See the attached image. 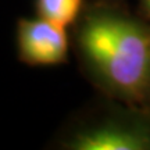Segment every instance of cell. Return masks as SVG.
<instances>
[{
  "label": "cell",
  "instance_id": "6da1fadb",
  "mask_svg": "<svg viewBox=\"0 0 150 150\" xmlns=\"http://www.w3.org/2000/svg\"><path fill=\"white\" fill-rule=\"evenodd\" d=\"M71 45L88 79L129 106L150 107V27L107 3L85 4Z\"/></svg>",
  "mask_w": 150,
  "mask_h": 150
},
{
  "label": "cell",
  "instance_id": "7a4b0ae2",
  "mask_svg": "<svg viewBox=\"0 0 150 150\" xmlns=\"http://www.w3.org/2000/svg\"><path fill=\"white\" fill-rule=\"evenodd\" d=\"M57 147L70 150L150 149V120L146 114L79 120L67 124L57 138Z\"/></svg>",
  "mask_w": 150,
  "mask_h": 150
},
{
  "label": "cell",
  "instance_id": "3957f363",
  "mask_svg": "<svg viewBox=\"0 0 150 150\" xmlns=\"http://www.w3.org/2000/svg\"><path fill=\"white\" fill-rule=\"evenodd\" d=\"M68 28L46 18H20L17 22V53L31 67L60 65L68 61Z\"/></svg>",
  "mask_w": 150,
  "mask_h": 150
},
{
  "label": "cell",
  "instance_id": "277c9868",
  "mask_svg": "<svg viewBox=\"0 0 150 150\" xmlns=\"http://www.w3.org/2000/svg\"><path fill=\"white\" fill-rule=\"evenodd\" d=\"M85 7L83 0H35L38 17L71 28Z\"/></svg>",
  "mask_w": 150,
  "mask_h": 150
},
{
  "label": "cell",
  "instance_id": "5b68a950",
  "mask_svg": "<svg viewBox=\"0 0 150 150\" xmlns=\"http://www.w3.org/2000/svg\"><path fill=\"white\" fill-rule=\"evenodd\" d=\"M142 1V8L145 11V14L150 17V0H140Z\"/></svg>",
  "mask_w": 150,
  "mask_h": 150
}]
</instances>
